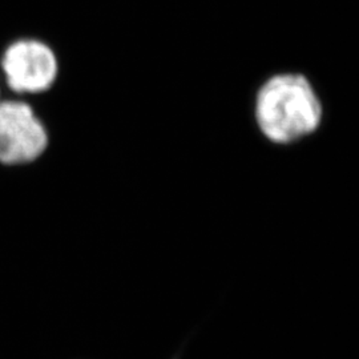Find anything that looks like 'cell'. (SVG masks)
Here are the masks:
<instances>
[{"mask_svg": "<svg viewBox=\"0 0 359 359\" xmlns=\"http://www.w3.org/2000/svg\"><path fill=\"white\" fill-rule=\"evenodd\" d=\"M255 116L265 139L277 145H290L320 128L323 109L305 77L286 74L271 77L261 87Z\"/></svg>", "mask_w": 359, "mask_h": 359, "instance_id": "obj_1", "label": "cell"}, {"mask_svg": "<svg viewBox=\"0 0 359 359\" xmlns=\"http://www.w3.org/2000/svg\"><path fill=\"white\" fill-rule=\"evenodd\" d=\"M51 145L46 123L23 100H0V167H28Z\"/></svg>", "mask_w": 359, "mask_h": 359, "instance_id": "obj_2", "label": "cell"}, {"mask_svg": "<svg viewBox=\"0 0 359 359\" xmlns=\"http://www.w3.org/2000/svg\"><path fill=\"white\" fill-rule=\"evenodd\" d=\"M1 69L15 93L38 95L51 90L55 84L59 76V60L44 41L20 39L6 48Z\"/></svg>", "mask_w": 359, "mask_h": 359, "instance_id": "obj_3", "label": "cell"}]
</instances>
